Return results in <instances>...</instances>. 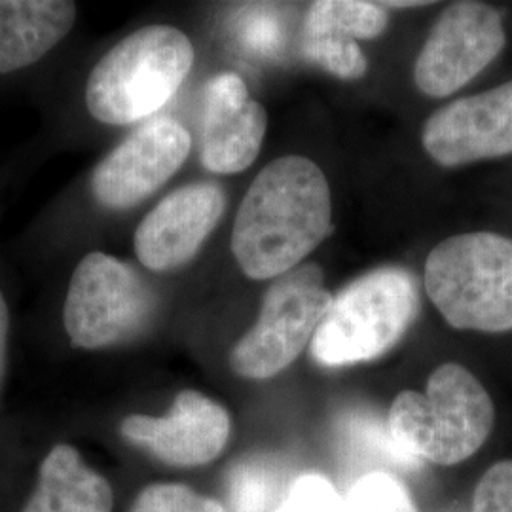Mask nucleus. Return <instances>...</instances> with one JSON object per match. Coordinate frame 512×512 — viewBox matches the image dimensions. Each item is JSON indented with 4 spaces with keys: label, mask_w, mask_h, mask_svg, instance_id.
Segmentation results:
<instances>
[{
    "label": "nucleus",
    "mask_w": 512,
    "mask_h": 512,
    "mask_svg": "<svg viewBox=\"0 0 512 512\" xmlns=\"http://www.w3.org/2000/svg\"><path fill=\"white\" fill-rule=\"evenodd\" d=\"M332 230L330 188L308 158L285 156L266 165L249 186L232 232V251L251 279L294 270Z\"/></svg>",
    "instance_id": "nucleus-1"
},
{
    "label": "nucleus",
    "mask_w": 512,
    "mask_h": 512,
    "mask_svg": "<svg viewBox=\"0 0 512 512\" xmlns=\"http://www.w3.org/2000/svg\"><path fill=\"white\" fill-rule=\"evenodd\" d=\"M486 387L458 363L439 366L425 393L403 391L391 404L387 429L410 458L458 465L476 454L494 429Z\"/></svg>",
    "instance_id": "nucleus-2"
},
{
    "label": "nucleus",
    "mask_w": 512,
    "mask_h": 512,
    "mask_svg": "<svg viewBox=\"0 0 512 512\" xmlns=\"http://www.w3.org/2000/svg\"><path fill=\"white\" fill-rule=\"evenodd\" d=\"M194 65V46L171 25H148L118 42L93 67L86 105L109 126H128L158 112Z\"/></svg>",
    "instance_id": "nucleus-3"
},
{
    "label": "nucleus",
    "mask_w": 512,
    "mask_h": 512,
    "mask_svg": "<svg viewBox=\"0 0 512 512\" xmlns=\"http://www.w3.org/2000/svg\"><path fill=\"white\" fill-rule=\"evenodd\" d=\"M425 291L459 330H512V239L492 232L459 234L425 262Z\"/></svg>",
    "instance_id": "nucleus-4"
},
{
    "label": "nucleus",
    "mask_w": 512,
    "mask_h": 512,
    "mask_svg": "<svg viewBox=\"0 0 512 512\" xmlns=\"http://www.w3.org/2000/svg\"><path fill=\"white\" fill-rule=\"evenodd\" d=\"M418 311L414 275L397 266L372 270L332 300L313 336L311 355L330 368L378 359L403 338Z\"/></svg>",
    "instance_id": "nucleus-5"
},
{
    "label": "nucleus",
    "mask_w": 512,
    "mask_h": 512,
    "mask_svg": "<svg viewBox=\"0 0 512 512\" xmlns=\"http://www.w3.org/2000/svg\"><path fill=\"white\" fill-rule=\"evenodd\" d=\"M332 300L317 264L296 266L277 277L264 296L255 327L232 349L234 372L247 380H268L293 365L313 342Z\"/></svg>",
    "instance_id": "nucleus-6"
},
{
    "label": "nucleus",
    "mask_w": 512,
    "mask_h": 512,
    "mask_svg": "<svg viewBox=\"0 0 512 512\" xmlns=\"http://www.w3.org/2000/svg\"><path fill=\"white\" fill-rule=\"evenodd\" d=\"M156 296L126 262L90 253L74 270L63 310L73 346L103 349L135 338L150 323Z\"/></svg>",
    "instance_id": "nucleus-7"
},
{
    "label": "nucleus",
    "mask_w": 512,
    "mask_h": 512,
    "mask_svg": "<svg viewBox=\"0 0 512 512\" xmlns=\"http://www.w3.org/2000/svg\"><path fill=\"white\" fill-rule=\"evenodd\" d=\"M501 14L482 2H454L437 19L416 61L414 80L429 97H448L505 48Z\"/></svg>",
    "instance_id": "nucleus-8"
},
{
    "label": "nucleus",
    "mask_w": 512,
    "mask_h": 512,
    "mask_svg": "<svg viewBox=\"0 0 512 512\" xmlns=\"http://www.w3.org/2000/svg\"><path fill=\"white\" fill-rule=\"evenodd\" d=\"M192 137L173 118H154L135 129L93 169L95 200L109 209H129L147 200L184 164Z\"/></svg>",
    "instance_id": "nucleus-9"
},
{
    "label": "nucleus",
    "mask_w": 512,
    "mask_h": 512,
    "mask_svg": "<svg viewBox=\"0 0 512 512\" xmlns=\"http://www.w3.org/2000/svg\"><path fill=\"white\" fill-rule=\"evenodd\" d=\"M122 437L173 467H200L226 448L232 420L224 406L198 391H181L162 418L128 416Z\"/></svg>",
    "instance_id": "nucleus-10"
},
{
    "label": "nucleus",
    "mask_w": 512,
    "mask_h": 512,
    "mask_svg": "<svg viewBox=\"0 0 512 512\" xmlns=\"http://www.w3.org/2000/svg\"><path fill=\"white\" fill-rule=\"evenodd\" d=\"M423 147L444 167L512 154V80L437 110L423 129Z\"/></svg>",
    "instance_id": "nucleus-11"
},
{
    "label": "nucleus",
    "mask_w": 512,
    "mask_h": 512,
    "mask_svg": "<svg viewBox=\"0 0 512 512\" xmlns=\"http://www.w3.org/2000/svg\"><path fill=\"white\" fill-rule=\"evenodd\" d=\"M226 209L220 186L188 184L158 203L135 232V253L152 272L183 268L217 228Z\"/></svg>",
    "instance_id": "nucleus-12"
},
{
    "label": "nucleus",
    "mask_w": 512,
    "mask_h": 512,
    "mask_svg": "<svg viewBox=\"0 0 512 512\" xmlns=\"http://www.w3.org/2000/svg\"><path fill=\"white\" fill-rule=\"evenodd\" d=\"M268 128V114L249 97L243 78L220 73L203 92L202 164L211 173L232 175L253 164Z\"/></svg>",
    "instance_id": "nucleus-13"
},
{
    "label": "nucleus",
    "mask_w": 512,
    "mask_h": 512,
    "mask_svg": "<svg viewBox=\"0 0 512 512\" xmlns=\"http://www.w3.org/2000/svg\"><path fill=\"white\" fill-rule=\"evenodd\" d=\"M76 4L67 0H0V74L25 69L71 33Z\"/></svg>",
    "instance_id": "nucleus-14"
},
{
    "label": "nucleus",
    "mask_w": 512,
    "mask_h": 512,
    "mask_svg": "<svg viewBox=\"0 0 512 512\" xmlns=\"http://www.w3.org/2000/svg\"><path fill=\"white\" fill-rule=\"evenodd\" d=\"M109 482L73 446L59 444L40 465L38 486L21 512H110Z\"/></svg>",
    "instance_id": "nucleus-15"
},
{
    "label": "nucleus",
    "mask_w": 512,
    "mask_h": 512,
    "mask_svg": "<svg viewBox=\"0 0 512 512\" xmlns=\"http://www.w3.org/2000/svg\"><path fill=\"white\" fill-rule=\"evenodd\" d=\"M228 507L232 512H275L283 503V473L266 456L239 459L226 476Z\"/></svg>",
    "instance_id": "nucleus-16"
},
{
    "label": "nucleus",
    "mask_w": 512,
    "mask_h": 512,
    "mask_svg": "<svg viewBox=\"0 0 512 512\" xmlns=\"http://www.w3.org/2000/svg\"><path fill=\"white\" fill-rule=\"evenodd\" d=\"M387 27L384 4L363 0L313 2L304 21V35L340 38H376Z\"/></svg>",
    "instance_id": "nucleus-17"
},
{
    "label": "nucleus",
    "mask_w": 512,
    "mask_h": 512,
    "mask_svg": "<svg viewBox=\"0 0 512 512\" xmlns=\"http://www.w3.org/2000/svg\"><path fill=\"white\" fill-rule=\"evenodd\" d=\"M234 29L241 46L247 52L262 57H275L285 42L283 23L274 6H243L234 19Z\"/></svg>",
    "instance_id": "nucleus-18"
},
{
    "label": "nucleus",
    "mask_w": 512,
    "mask_h": 512,
    "mask_svg": "<svg viewBox=\"0 0 512 512\" xmlns=\"http://www.w3.org/2000/svg\"><path fill=\"white\" fill-rule=\"evenodd\" d=\"M349 512H420L412 497L395 476L370 473L355 482Z\"/></svg>",
    "instance_id": "nucleus-19"
},
{
    "label": "nucleus",
    "mask_w": 512,
    "mask_h": 512,
    "mask_svg": "<svg viewBox=\"0 0 512 512\" xmlns=\"http://www.w3.org/2000/svg\"><path fill=\"white\" fill-rule=\"evenodd\" d=\"M304 55L321 65L330 74L355 80L366 73V57L361 48L351 38L332 35H304L302 38Z\"/></svg>",
    "instance_id": "nucleus-20"
},
{
    "label": "nucleus",
    "mask_w": 512,
    "mask_h": 512,
    "mask_svg": "<svg viewBox=\"0 0 512 512\" xmlns=\"http://www.w3.org/2000/svg\"><path fill=\"white\" fill-rule=\"evenodd\" d=\"M131 512H228L211 497L196 494L183 484H152L137 495Z\"/></svg>",
    "instance_id": "nucleus-21"
},
{
    "label": "nucleus",
    "mask_w": 512,
    "mask_h": 512,
    "mask_svg": "<svg viewBox=\"0 0 512 512\" xmlns=\"http://www.w3.org/2000/svg\"><path fill=\"white\" fill-rule=\"evenodd\" d=\"M275 512H349L348 503L338 495L325 476L296 478L287 497Z\"/></svg>",
    "instance_id": "nucleus-22"
},
{
    "label": "nucleus",
    "mask_w": 512,
    "mask_h": 512,
    "mask_svg": "<svg viewBox=\"0 0 512 512\" xmlns=\"http://www.w3.org/2000/svg\"><path fill=\"white\" fill-rule=\"evenodd\" d=\"M473 512H512V459L492 465L476 484Z\"/></svg>",
    "instance_id": "nucleus-23"
},
{
    "label": "nucleus",
    "mask_w": 512,
    "mask_h": 512,
    "mask_svg": "<svg viewBox=\"0 0 512 512\" xmlns=\"http://www.w3.org/2000/svg\"><path fill=\"white\" fill-rule=\"evenodd\" d=\"M8 332H10V313L4 296L0 294V385L6 370V353H8Z\"/></svg>",
    "instance_id": "nucleus-24"
}]
</instances>
